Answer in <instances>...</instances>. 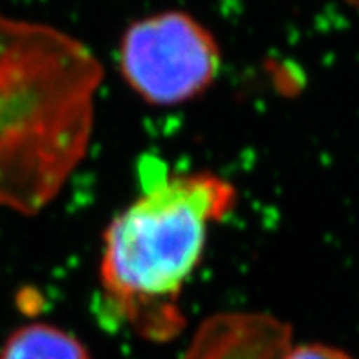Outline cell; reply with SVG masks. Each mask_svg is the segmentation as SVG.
I'll list each match as a JSON object with an SVG mask.
<instances>
[{
  "mask_svg": "<svg viewBox=\"0 0 359 359\" xmlns=\"http://www.w3.org/2000/svg\"><path fill=\"white\" fill-rule=\"evenodd\" d=\"M103 67L67 32L0 13V208L34 217L86 158Z\"/></svg>",
  "mask_w": 359,
  "mask_h": 359,
  "instance_id": "1",
  "label": "cell"
},
{
  "mask_svg": "<svg viewBox=\"0 0 359 359\" xmlns=\"http://www.w3.org/2000/svg\"><path fill=\"white\" fill-rule=\"evenodd\" d=\"M236 202L213 172L161 175L109 224L100 264L107 312L149 339H169L185 325L180 295L198 268L211 226Z\"/></svg>",
  "mask_w": 359,
  "mask_h": 359,
  "instance_id": "2",
  "label": "cell"
},
{
  "mask_svg": "<svg viewBox=\"0 0 359 359\" xmlns=\"http://www.w3.org/2000/svg\"><path fill=\"white\" fill-rule=\"evenodd\" d=\"M222 53L202 22L184 11H163L133 22L119 44V70L145 103L175 107L213 85Z\"/></svg>",
  "mask_w": 359,
  "mask_h": 359,
  "instance_id": "3",
  "label": "cell"
},
{
  "mask_svg": "<svg viewBox=\"0 0 359 359\" xmlns=\"http://www.w3.org/2000/svg\"><path fill=\"white\" fill-rule=\"evenodd\" d=\"M0 359H90V354L70 332L46 323H29L6 339Z\"/></svg>",
  "mask_w": 359,
  "mask_h": 359,
  "instance_id": "4",
  "label": "cell"
},
{
  "mask_svg": "<svg viewBox=\"0 0 359 359\" xmlns=\"http://www.w3.org/2000/svg\"><path fill=\"white\" fill-rule=\"evenodd\" d=\"M280 359H354L346 352L328 345H299L295 348L286 350Z\"/></svg>",
  "mask_w": 359,
  "mask_h": 359,
  "instance_id": "5",
  "label": "cell"
},
{
  "mask_svg": "<svg viewBox=\"0 0 359 359\" xmlns=\"http://www.w3.org/2000/svg\"><path fill=\"white\" fill-rule=\"evenodd\" d=\"M350 2H352V4H355V6H359V0H350Z\"/></svg>",
  "mask_w": 359,
  "mask_h": 359,
  "instance_id": "6",
  "label": "cell"
}]
</instances>
